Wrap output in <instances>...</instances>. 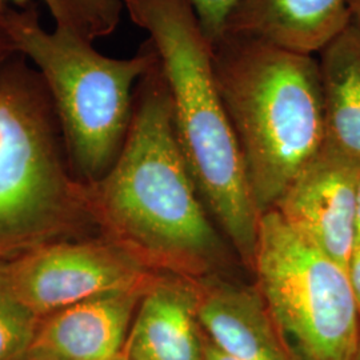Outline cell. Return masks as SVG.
Listing matches in <instances>:
<instances>
[{
    "instance_id": "cell-3",
    "label": "cell",
    "mask_w": 360,
    "mask_h": 360,
    "mask_svg": "<svg viewBox=\"0 0 360 360\" xmlns=\"http://www.w3.org/2000/svg\"><path fill=\"white\" fill-rule=\"evenodd\" d=\"M212 67L251 193L263 214L324 144L316 56L224 35L212 44Z\"/></svg>"
},
{
    "instance_id": "cell-6",
    "label": "cell",
    "mask_w": 360,
    "mask_h": 360,
    "mask_svg": "<svg viewBox=\"0 0 360 360\" xmlns=\"http://www.w3.org/2000/svg\"><path fill=\"white\" fill-rule=\"evenodd\" d=\"M252 270L257 291L296 360H352L360 309L346 267L269 210L260 214Z\"/></svg>"
},
{
    "instance_id": "cell-10",
    "label": "cell",
    "mask_w": 360,
    "mask_h": 360,
    "mask_svg": "<svg viewBox=\"0 0 360 360\" xmlns=\"http://www.w3.org/2000/svg\"><path fill=\"white\" fill-rule=\"evenodd\" d=\"M198 307V281L154 279L139 302L122 359L203 360Z\"/></svg>"
},
{
    "instance_id": "cell-2",
    "label": "cell",
    "mask_w": 360,
    "mask_h": 360,
    "mask_svg": "<svg viewBox=\"0 0 360 360\" xmlns=\"http://www.w3.org/2000/svg\"><path fill=\"white\" fill-rule=\"evenodd\" d=\"M167 84L180 150L200 199L252 270L260 212L219 94L212 46L190 0H124Z\"/></svg>"
},
{
    "instance_id": "cell-12",
    "label": "cell",
    "mask_w": 360,
    "mask_h": 360,
    "mask_svg": "<svg viewBox=\"0 0 360 360\" xmlns=\"http://www.w3.org/2000/svg\"><path fill=\"white\" fill-rule=\"evenodd\" d=\"M351 18L347 0H242L223 37L257 39L290 51L315 55Z\"/></svg>"
},
{
    "instance_id": "cell-1",
    "label": "cell",
    "mask_w": 360,
    "mask_h": 360,
    "mask_svg": "<svg viewBox=\"0 0 360 360\" xmlns=\"http://www.w3.org/2000/svg\"><path fill=\"white\" fill-rule=\"evenodd\" d=\"M98 183L108 226L143 263L205 279L224 259L180 150L158 59L136 89L132 120L114 165Z\"/></svg>"
},
{
    "instance_id": "cell-14",
    "label": "cell",
    "mask_w": 360,
    "mask_h": 360,
    "mask_svg": "<svg viewBox=\"0 0 360 360\" xmlns=\"http://www.w3.org/2000/svg\"><path fill=\"white\" fill-rule=\"evenodd\" d=\"M50 13L53 27L95 41L115 31L124 8V0H40ZM34 0H0V4L26 7Z\"/></svg>"
},
{
    "instance_id": "cell-8",
    "label": "cell",
    "mask_w": 360,
    "mask_h": 360,
    "mask_svg": "<svg viewBox=\"0 0 360 360\" xmlns=\"http://www.w3.org/2000/svg\"><path fill=\"white\" fill-rule=\"evenodd\" d=\"M359 174L360 163L323 144L272 208L346 269L356 245Z\"/></svg>"
},
{
    "instance_id": "cell-22",
    "label": "cell",
    "mask_w": 360,
    "mask_h": 360,
    "mask_svg": "<svg viewBox=\"0 0 360 360\" xmlns=\"http://www.w3.org/2000/svg\"><path fill=\"white\" fill-rule=\"evenodd\" d=\"M352 360H360V338L359 342H358V347H356V351H355V354H354Z\"/></svg>"
},
{
    "instance_id": "cell-7",
    "label": "cell",
    "mask_w": 360,
    "mask_h": 360,
    "mask_svg": "<svg viewBox=\"0 0 360 360\" xmlns=\"http://www.w3.org/2000/svg\"><path fill=\"white\" fill-rule=\"evenodd\" d=\"M18 292L44 318L94 296L147 288V266L119 243H49L8 263Z\"/></svg>"
},
{
    "instance_id": "cell-11",
    "label": "cell",
    "mask_w": 360,
    "mask_h": 360,
    "mask_svg": "<svg viewBox=\"0 0 360 360\" xmlns=\"http://www.w3.org/2000/svg\"><path fill=\"white\" fill-rule=\"evenodd\" d=\"M203 334L236 360H296L255 288L198 281Z\"/></svg>"
},
{
    "instance_id": "cell-15",
    "label": "cell",
    "mask_w": 360,
    "mask_h": 360,
    "mask_svg": "<svg viewBox=\"0 0 360 360\" xmlns=\"http://www.w3.org/2000/svg\"><path fill=\"white\" fill-rule=\"evenodd\" d=\"M40 321L18 292L8 263L0 262V360H27Z\"/></svg>"
},
{
    "instance_id": "cell-19",
    "label": "cell",
    "mask_w": 360,
    "mask_h": 360,
    "mask_svg": "<svg viewBox=\"0 0 360 360\" xmlns=\"http://www.w3.org/2000/svg\"><path fill=\"white\" fill-rule=\"evenodd\" d=\"M203 360H236L229 355L227 352L221 351L220 348L214 345L206 335L203 334Z\"/></svg>"
},
{
    "instance_id": "cell-21",
    "label": "cell",
    "mask_w": 360,
    "mask_h": 360,
    "mask_svg": "<svg viewBox=\"0 0 360 360\" xmlns=\"http://www.w3.org/2000/svg\"><path fill=\"white\" fill-rule=\"evenodd\" d=\"M347 4L351 16L360 22V0H347Z\"/></svg>"
},
{
    "instance_id": "cell-23",
    "label": "cell",
    "mask_w": 360,
    "mask_h": 360,
    "mask_svg": "<svg viewBox=\"0 0 360 360\" xmlns=\"http://www.w3.org/2000/svg\"><path fill=\"white\" fill-rule=\"evenodd\" d=\"M120 360H123V359H120Z\"/></svg>"
},
{
    "instance_id": "cell-5",
    "label": "cell",
    "mask_w": 360,
    "mask_h": 360,
    "mask_svg": "<svg viewBox=\"0 0 360 360\" xmlns=\"http://www.w3.org/2000/svg\"><path fill=\"white\" fill-rule=\"evenodd\" d=\"M53 115L46 86L23 56L0 68V257L49 245L75 215Z\"/></svg>"
},
{
    "instance_id": "cell-20",
    "label": "cell",
    "mask_w": 360,
    "mask_h": 360,
    "mask_svg": "<svg viewBox=\"0 0 360 360\" xmlns=\"http://www.w3.org/2000/svg\"><path fill=\"white\" fill-rule=\"evenodd\" d=\"M360 247V174L358 180V199H356V245Z\"/></svg>"
},
{
    "instance_id": "cell-4",
    "label": "cell",
    "mask_w": 360,
    "mask_h": 360,
    "mask_svg": "<svg viewBox=\"0 0 360 360\" xmlns=\"http://www.w3.org/2000/svg\"><path fill=\"white\" fill-rule=\"evenodd\" d=\"M15 51L35 68L50 95L71 162L99 181L126 141L135 94L156 60L150 43L131 58H111L90 40L41 25L35 4L4 6Z\"/></svg>"
},
{
    "instance_id": "cell-18",
    "label": "cell",
    "mask_w": 360,
    "mask_h": 360,
    "mask_svg": "<svg viewBox=\"0 0 360 360\" xmlns=\"http://www.w3.org/2000/svg\"><path fill=\"white\" fill-rule=\"evenodd\" d=\"M347 270L360 309V247H355L349 259Z\"/></svg>"
},
{
    "instance_id": "cell-17",
    "label": "cell",
    "mask_w": 360,
    "mask_h": 360,
    "mask_svg": "<svg viewBox=\"0 0 360 360\" xmlns=\"http://www.w3.org/2000/svg\"><path fill=\"white\" fill-rule=\"evenodd\" d=\"M3 10H4V4H0V68L7 65L13 58L18 55L15 51L11 38L4 26Z\"/></svg>"
},
{
    "instance_id": "cell-9",
    "label": "cell",
    "mask_w": 360,
    "mask_h": 360,
    "mask_svg": "<svg viewBox=\"0 0 360 360\" xmlns=\"http://www.w3.org/2000/svg\"><path fill=\"white\" fill-rule=\"evenodd\" d=\"M147 288L94 296L41 318L27 360L122 359Z\"/></svg>"
},
{
    "instance_id": "cell-13",
    "label": "cell",
    "mask_w": 360,
    "mask_h": 360,
    "mask_svg": "<svg viewBox=\"0 0 360 360\" xmlns=\"http://www.w3.org/2000/svg\"><path fill=\"white\" fill-rule=\"evenodd\" d=\"M324 107V144L360 163V22L349 23L316 56Z\"/></svg>"
},
{
    "instance_id": "cell-16",
    "label": "cell",
    "mask_w": 360,
    "mask_h": 360,
    "mask_svg": "<svg viewBox=\"0 0 360 360\" xmlns=\"http://www.w3.org/2000/svg\"><path fill=\"white\" fill-rule=\"evenodd\" d=\"M242 0H190L211 46L223 37L226 25Z\"/></svg>"
}]
</instances>
